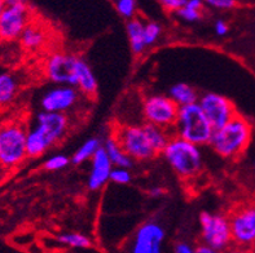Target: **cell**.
Masks as SVG:
<instances>
[{
    "mask_svg": "<svg viewBox=\"0 0 255 253\" xmlns=\"http://www.w3.org/2000/svg\"><path fill=\"white\" fill-rule=\"evenodd\" d=\"M254 136L252 122L237 112L223 127L214 129L209 145L219 157L235 161L249 150Z\"/></svg>",
    "mask_w": 255,
    "mask_h": 253,
    "instance_id": "obj_1",
    "label": "cell"
},
{
    "mask_svg": "<svg viewBox=\"0 0 255 253\" xmlns=\"http://www.w3.org/2000/svg\"><path fill=\"white\" fill-rule=\"evenodd\" d=\"M70 127L66 114L40 111L27 129V155L39 158L65 137Z\"/></svg>",
    "mask_w": 255,
    "mask_h": 253,
    "instance_id": "obj_2",
    "label": "cell"
},
{
    "mask_svg": "<svg viewBox=\"0 0 255 253\" xmlns=\"http://www.w3.org/2000/svg\"><path fill=\"white\" fill-rule=\"evenodd\" d=\"M162 154L171 169L180 178H194L202 170L204 161L200 146L179 136H171Z\"/></svg>",
    "mask_w": 255,
    "mask_h": 253,
    "instance_id": "obj_3",
    "label": "cell"
},
{
    "mask_svg": "<svg viewBox=\"0 0 255 253\" xmlns=\"http://www.w3.org/2000/svg\"><path fill=\"white\" fill-rule=\"evenodd\" d=\"M29 158L27 128L19 120L0 124V162L6 169L18 168Z\"/></svg>",
    "mask_w": 255,
    "mask_h": 253,
    "instance_id": "obj_4",
    "label": "cell"
},
{
    "mask_svg": "<svg viewBox=\"0 0 255 253\" xmlns=\"http://www.w3.org/2000/svg\"><path fill=\"white\" fill-rule=\"evenodd\" d=\"M175 135L187 141L202 146L209 145L214 127L201 109L200 103H191L179 107V114L174 125Z\"/></svg>",
    "mask_w": 255,
    "mask_h": 253,
    "instance_id": "obj_5",
    "label": "cell"
},
{
    "mask_svg": "<svg viewBox=\"0 0 255 253\" xmlns=\"http://www.w3.org/2000/svg\"><path fill=\"white\" fill-rule=\"evenodd\" d=\"M112 135L132 161L146 162L158 155L149 141L145 125L126 124L114 127Z\"/></svg>",
    "mask_w": 255,
    "mask_h": 253,
    "instance_id": "obj_6",
    "label": "cell"
},
{
    "mask_svg": "<svg viewBox=\"0 0 255 253\" xmlns=\"http://www.w3.org/2000/svg\"><path fill=\"white\" fill-rule=\"evenodd\" d=\"M202 242L218 251H223L232 243L230 218L219 213L202 212L200 215Z\"/></svg>",
    "mask_w": 255,
    "mask_h": 253,
    "instance_id": "obj_7",
    "label": "cell"
},
{
    "mask_svg": "<svg viewBox=\"0 0 255 253\" xmlns=\"http://www.w3.org/2000/svg\"><path fill=\"white\" fill-rule=\"evenodd\" d=\"M232 243L237 247H255V203H245L230 215Z\"/></svg>",
    "mask_w": 255,
    "mask_h": 253,
    "instance_id": "obj_8",
    "label": "cell"
},
{
    "mask_svg": "<svg viewBox=\"0 0 255 253\" xmlns=\"http://www.w3.org/2000/svg\"><path fill=\"white\" fill-rule=\"evenodd\" d=\"M179 114V106L163 94H152L144 98L142 115L149 124L158 125L161 128H174Z\"/></svg>",
    "mask_w": 255,
    "mask_h": 253,
    "instance_id": "obj_9",
    "label": "cell"
},
{
    "mask_svg": "<svg viewBox=\"0 0 255 253\" xmlns=\"http://www.w3.org/2000/svg\"><path fill=\"white\" fill-rule=\"evenodd\" d=\"M31 22V14L27 3L18 5H5L0 14V40L14 42L22 35L23 30Z\"/></svg>",
    "mask_w": 255,
    "mask_h": 253,
    "instance_id": "obj_10",
    "label": "cell"
},
{
    "mask_svg": "<svg viewBox=\"0 0 255 253\" xmlns=\"http://www.w3.org/2000/svg\"><path fill=\"white\" fill-rule=\"evenodd\" d=\"M75 58L65 52H53L45 60L44 74L48 81L57 85L77 86L75 78Z\"/></svg>",
    "mask_w": 255,
    "mask_h": 253,
    "instance_id": "obj_11",
    "label": "cell"
},
{
    "mask_svg": "<svg viewBox=\"0 0 255 253\" xmlns=\"http://www.w3.org/2000/svg\"><path fill=\"white\" fill-rule=\"evenodd\" d=\"M198 103L214 129L223 127L237 114V110L232 101L218 93H205L204 96L198 99Z\"/></svg>",
    "mask_w": 255,
    "mask_h": 253,
    "instance_id": "obj_12",
    "label": "cell"
},
{
    "mask_svg": "<svg viewBox=\"0 0 255 253\" xmlns=\"http://www.w3.org/2000/svg\"><path fill=\"white\" fill-rule=\"evenodd\" d=\"M81 98V90L74 85L53 86L40 97V107L43 111L61 112L66 114L69 110L74 109Z\"/></svg>",
    "mask_w": 255,
    "mask_h": 253,
    "instance_id": "obj_13",
    "label": "cell"
},
{
    "mask_svg": "<svg viewBox=\"0 0 255 253\" xmlns=\"http://www.w3.org/2000/svg\"><path fill=\"white\" fill-rule=\"evenodd\" d=\"M165 229L155 221L142 224L133 238L131 253H163Z\"/></svg>",
    "mask_w": 255,
    "mask_h": 253,
    "instance_id": "obj_14",
    "label": "cell"
},
{
    "mask_svg": "<svg viewBox=\"0 0 255 253\" xmlns=\"http://www.w3.org/2000/svg\"><path fill=\"white\" fill-rule=\"evenodd\" d=\"M113 168V163L101 146L91 159V170L87 181L88 189L91 191H97V190L103 189L105 183L110 181V173Z\"/></svg>",
    "mask_w": 255,
    "mask_h": 253,
    "instance_id": "obj_15",
    "label": "cell"
},
{
    "mask_svg": "<svg viewBox=\"0 0 255 253\" xmlns=\"http://www.w3.org/2000/svg\"><path fill=\"white\" fill-rule=\"evenodd\" d=\"M75 78H77V88L84 96L94 97L97 93V81L90 65L83 58H75Z\"/></svg>",
    "mask_w": 255,
    "mask_h": 253,
    "instance_id": "obj_16",
    "label": "cell"
},
{
    "mask_svg": "<svg viewBox=\"0 0 255 253\" xmlns=\"http://www.w3.org/2000/svg\"><path fill=\"white\" fill-rule=\"evenodd\" d=\"M48 40V34L42 25L35 22H30L25 30L22 35L19 36L21 45L26 51L35 52L42 49Z\"/></svg>",
    "mask_w": 255,
    "mask_h": 253,
    "instance_id": "obj_17",
    "label": "cell"
},
{
    "mask_svg": "<svg viewBox=\"0 0 255 253\" xmlns=\"http://www.w3.org/2000/svg\"><path fill=\"white\" fill-rule=\"evenodd\" d=\"M19 84L18 78L9 71H0V107H5L18 96Z\"/></svg>",
    "mask_w": 255,
    "mask_h": 253,
    "instance_id": "obj_18",
    "label": "cell"
},
{
    "mask_svg": "<svg viewBox=\"0 0 255 253\" xmlns=\"http://www.w3.org/2000/svg\"><path fill=\"white\" fill-rule=\"evenodd\" d=\"M103 148L105 153L108 154L109 159L112 161L114 167H122V168H131L133 164V161L128 157L126 151L123 150L121 144L118 142L113 135H110L109 137L104 141Z\"/></svg>",
    "mask_w": 255,
    "mask_h": 253,
    "instance_id": "obj_19",
    "label": "cell"
},
{
    "mask_svg": "<svg viewBox=\"0 0 255 253\" xmlns=\"http://www.w3.org/2000/svg\"><path fill=\"white\" fill-rule=\"evenodd\" d=\"M144 29H145V23L142 22L141 19L139 18L128 19V23H127L126 26L127 35H128L131 49H132L133 53L137 56L141 55L142 52L148 48L145 43Z\"/></svg>",
    "mask_w": 255,
    "mask_h": 253,
    "instance_id": "obj_20",
    "label": "cell"
},
{
    "mask_svg": "<svg viewBox=\"0 0 255 253\" xmlns=\"http://www.w3.org/2000/svg\"><path fill=\"white\" fill-rule=\"evenodd\" d=\"M168 96H170V98L179 107L180 106L191 105V103H196L200 99L198 98L197 92L194 90V88H192L187 83H176L175 85H172L171 89H170V93H168Z\"/></svg>",
    "mask_w": 255,
    "mask_h": 253,
    "instance_id": "obj_21",
    "label": "cell"
},
{
    "mask_svg": "<svg viewBox=\"0 0 255 253\" xmlns=\"http://www.w3.org/2000/svg\"><path fill=\"white\" fill-rule=\"evenodd\" d=\"M101 146H103V144H101V141L99 138H87V140L75 150V153L73 154V157H71V162L74 164H82L84 163V162L90 161V159H92V157L96 154V151L99 150Z\"/></svg>",
    "mask_w": 255,
    "mask_h": 253,
    "instance_id": "obj_22",
    "label": "cell"
},
{
    "mask_svg": "<svg viewBox=\"0 0 255 253\" xmlns=\"http://www.w3.org/2000/svg\"><path fill=\"white\" fill-rule=\"evenodd\" d=\"M144 125H145L149 141L152 144L153 149H154L157 154H162V151L165 150L166 145L171 138V136L168 135V131L165 128H161L158 125L149 124V123H145Z\"/></svg>",
    "mask_w": 255,
    "mask_h": 253,
    "instance_id": "obj_23",
    "label": "cell"
},
{
    "mask_svg": "<svg viewBox=\"0 0 255 253\" xmlns=\"http://www.w3.org/2000/svg\"><path fill=\"white\" fill-rule=\"evenodd\" d=\"M57 242L71 248H88L91 246L90 238L81 233H65L58 235Z\"/></svg>",
    "mask_w": 255,
    "mask_h": 253,
    "instance_id": "obj_24",
    "label": "cell"
},
{
    "mask_svg": "<svg viewBox=\"0 0 255 253\" xmlns=\"http://www.w3.org/2000/svg\"><path fill=\"white\" fill-rule=\"evenodd\" d=\"M71 158H69L68 155L65 154H53L49 158H47L44 161V167L45 170H49V172H56V170L64 169L69 163H70Z\"/></svg>",
    "mask_w": 255,
    "mask_h": 253,
    "instance_id": "obj_25",
    "label": "cell"
},
{
    "mask_svg": "<svg viewBox=\"0 0 255 253\" xmlns=\"http://www.w3.org/2000/svg\"><path fill=\"white\" fill-rule=\"evenodd\" d=\"M116 9L123 18L131 19L135 17L137 4L136 0H116Z\"/></svg>",
    "mask_w": 255,
    "mask_h": 253,
    "instance_id": "obj_26",
    "label": "cell"
},
{
    "mask_svg": "<svg viewBox=\"0 0 255 253\" xmlns=\"http://www.w3.org/2000/svg\"><path fill=\"white\" fill-rule=\"evenodd\" d=\"M162 34V27L157 22H146L145 29H144V35H145L146 47L154 45Z\"/></svg>",
    "mask_w": 255,
    "mask_h": 253,
    "instance_id": "obj_27",
    "label": "cell"
},
{
    "mask_svg": "<svg viewBox=\"0 0 255 253\" xmlns=\"http://www.w3.org/2000/svg\"><path fill=\"white\" fill-rule=\"evenodd\" d=\"M131 179H132V176H131L129 168L114 167L110 173V181L118 185H127L131 182Z\"/></svg>",
    "mask_w": 255,
    "mask_h": 253,
    "instance_id": "obj_28",
    "label": "cell"
},
{
    "mask_svg": "<svg viewBox=\"0 0 255 253\" xmlns=\"http://www.w3.org/2000/svg\"><path fill=\"white\" fill-rule=\"evenodd\" d=\"M201 12H202V10L192 8L191 5L185 4L183 8H180V9L176 12V14H178L179 18H181L183 21H185V22L193 23V22H197L198 19L201 18Z\"/></svg>",
    "mask_w": 255,
    "mask_h": 253,
    "instance_id": "obj_29",
    "label": "cell"
},
{
    "mask_svg": "<svg viewBox=\"0 0 255 253\" xmlns=\"http://www.w3.org/2000/svg\"><path fill=\"white\" fill-rule=\"evenodd\" d=\"M205 4L218 10H230L237 5L236 0H205Z\"/></svg>",
    "mask_w": 255,
    "mask_h": 253,
    "instance_id": "obj_30",
    "label": "cell"
},
{
    "mask_svg": "<svg viewBox=\"0 0 255 253\" xmlns=\"http://www.w3.org/2000/svg\"><path fill=\"white\" fill-rule=\"evenodd\" d=\"M188 0H159L161 5L168 12H178L187 4Z\"/></svg>",
    "mask_w": 255,
    "mask_h": 253,
    "instance_id": "obj_31",
    "label": "cell"
},
{
    "mask_svg": "<svg viewBox=\"0 0 255 253\" xmlns=\"http://www.w3.org/2000/svg\"><path fill=\"white\" fill-rule=\"evenodd\" d=\"M228 30H230L228 23H227L226 21H223V19H218V21H215V23H214V31H215V34H217L218 36L227 35V34H228Z\"/></svg>",
    "mask_w": 255,
    "mask_h": 253,
    "instance_id": "obj_32",
    "label": "cell"
},
{
    "mask_svg": "<svg viewBox=\"0 0 255 253\" xmlns=\"http://www.w3.org/2000/svg\"><path fill=\"white\" fill-rule=\"evenodd\" d=\"M174 253H196V248H193L185 242H179L175 244Z\"/></svg>",
    "mask_w": 255,
    "mask_h": 253,
    "instance_id": "obj_33",
    "label": "cell"
},
{
    "mask_svg": "<svg viewBox=\"0 0 255 253\" xmlns=\"http://www.w3.org/2000/svg\"><path fill=\"white\" fill-rule=\"evenodd\" d=\"M196 253H220V251L215 250V248L210 247V246H207V244L202 243L201 246H198L196 248Z\"/></svg>",
    "mask_w": 255,
    "mask_h": 253,
    "instance_id": "obj_34",
    "label": "cell"
},
{
    "mask_svg": "<svg viewBox=\"0 0 255 253\" xmlns=\"http://www.w3.org/2000/svg\"><path fill=\"white\" fill-rule=\"evenodd\" d=\"M163 189L162 187H158V186H155V187H152V189L149 190V195L152 196V198H161L163 195Z\"/></svg>",
    "mask_w": 255,
    "mask_h": 253,
    "instance_id": "obj_35",
    "label": "cell"
},
{
    "mask_svg": "<svg viewBox=\"0 0 255 253\" xmlns=\"http://www.w3.org/2000/svg\"><path fill=\"white\" fill-rule=\"evenodd\" d=\"M8 176H9V170L6 169L3 164H1V162H0V185L8 178Z\"/></svg>",
    "mask_w": 255,
    "mask_h": 253,
    "instance_id": "obj_36",
    "label": "cell"
},
{
    "mask_svg": "<svg viewBox=\"0 0 255 253\" xmlns=\"http://www.w3.org/2000/svg\"><path fill=\"white\" fill-rule=\"evenodd\" d=\"M228 253H255V251L253 248H244V247H237L235 250L230 251Z\"/></svg>",
    "mask_w": 255,
    "mask_h": 253,
    "instance_id": "obj_37",
    "label": "cell"
},
{
    "mask_svg": "<svg viewBox=\"0 0 255 253\" xmlns=\"http://www.w3.org/2000/svg\"><path fill=\"white\" fill-rule=\"evenodd\" d=\"M5 5H18V4H25L26 0H4Z\"/></svg>",
    "mask_w": 255,
    "mask_h": 253,
    "instance_id": "obj_38",
    "label": "cell"
},
{
    "mask_svg": "<svg viewBox=\"0 0 255 253\" xmlns=\"http://www.w3.org/2000/svg\"><path fill=\"white\" fill-rule=\"evenodd\" d=\"M253 142H254V155H253L252 168H253V170H254V172H255V136H254V140H253Z\"/></svg>",
    "mask_w": 255,
    "mask_h": 253,
    "instance_id": "obj_39",
    "label": "cell"
},
{
    "mask_svg": "<svg viewBox=\"0 0 255 253\" xmlns=\"http://www.w3.org/2000/svg\"><path fill=\"white\" fill-rule=\"evenodd\" d=\"M4 8H5V3H4V0H0V14H1Z\"/></svg>",
    "mask_w": 255,
    "mask_h": 253,
    "instance_id": "obj_40",
    "label": "cell"
}]
</instances>
